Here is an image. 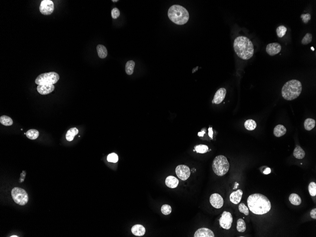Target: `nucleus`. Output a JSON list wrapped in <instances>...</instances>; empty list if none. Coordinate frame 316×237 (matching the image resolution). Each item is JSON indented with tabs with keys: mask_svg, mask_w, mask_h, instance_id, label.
Instances as JSON below:
<instances>
[{
	"mask_svg": "<svg viewBox=\"0 0 316 237\" xmlns=\"http://www.w3.org/2000/svg\"><path fill=\"white\" fill-rule=\"evenodd\" d=\"M55 90V86L53 84H43L39 85L37 87V90L41 95H47L53 92Z\"/></svg>",
	"mask_w": 316,
	"mask_h": 237,
	"instance_id": "4468645a",
	"label": "nucleus"
},
{
	"mask_svg": "<svg viewBox=\"0 0 316 237\" xmlns=\"http://www.w3.org/2000/svg\"><path fill=\"white\" fill-rule=\"evenodd\" d=\"M168 15L169 19L177 25L186 24L189 18V15L187 10L179 5L171 6L168 10Z\"/></svg>",
	"mask_w": 316,
	"mask_h": 237,
	"instance_id": "7ed1b4c3",
	"label": "nucleus"
},
{
	"mask_svg": "<svg viewBox=\"0 0 316 237\" xmlns=\"http://www.w3.org/2000/svg\"><path fill=\"white\" fill-rule=\"evenodd\" d=\"M210 202L213 207L216 209H220L223 205V199L221 195L215 193L212 194L210 198Z\"/></svg>",
	"mask_w": 316,
	"mask_h": 237,
	"instance_id": "9b49d317",
	"label": "nucleus"
},
{
	"mask_svg": "<svg viewBox=\"0 0 316 237\" xmlns=\"http://www.w3.org/2000/svg\"><path fill=\"white\" fill-rule=\"evenodd\" d=\"M135 67V63L134 61L130 60L129 61L126 63V73L128 75H131L134 73V68Z\"/></svg>",
	"mask_w": 316,
	"mask_h": 237,
	"instance_id": "393cba45",
	"label": "nucleus"
},
{
	"mask_svg": "<svg viewBox=\"0 0 316 237\" xmlns=\"http://www.w3.org/2000/svg\"><path fill=\"white\" fill-rule=\"evenodd\" d=\"M311 49H312V51H314V48H313V47H311Z\"/></svg>",
	"mask_w": 316,
	"mask_h": 237,
	"instance_id": "c03bdc74",
	"label": "nucleus"
},
{
	"mask_svg": "<svg viewBox=\"0 0 316 237\" xmlns=\"http://www.w3.org/2000/svg\"><path fill=\"white\" fill-rule=\"evenodd\" d=\"M245 127L248 130L252 131L257 127V123L252 119H249L245 123Z\"/></svg>",
	"mask_w": 316,
	"mask_h": 237,
	"instance_id": "c85d7f7f",
	"label": "nucleus"
},
{
	"mask_svg": "<svg viewBox=\"0 0 316 237\" xmlns=\"http://www.w3.org/2000/svg\"><path fill=\"white\" fill-rule=\"evenodd\" d=\"M208 131L209 136L211 138V139H212V136H213V131H212V128H209Z\"/></svg>",
	"mask_w": 316,
	"mask_h": 237,
	"instance_id": "ea45409f",
	"label": "nucleus"
},
{
	"mask_svg": "<svg viewBox=\"0 0 316 237\" xmlns=\"http://www.w3.org/2000/svg\"><path fill=\"white\" fill-rule=\"evenodd\" d=\"M165 183L168 187L171 189H175L178 185L179 180L174 176H168L165 180Z\"/></svg>",
	"mask_w": 316,
	"mask_h": 237,
	"instance_id": "f3484780",
	"label": "nucleus"
},
{
	"mask_svg": "<svg viewBox=\"0 0 316 237\" xmlns=\"http://www.w3.org/2000/svg\"><path fill=\"white\" fill-rule=\"evenodd\" d=\"M0 123L5 126H10L13 124V120L9 117L2 116L0 117Z\"/></svg>",
	"mask_w": 316,
	"mask_h": 237,
	"instance_id": "bb28decb",
	"label": "nucleus"
},
{
	"mask_svg": "<svg viewBox=\"0 0 316 237\" xmlns=\"http://www.w3.org/2000/svg\"><path fill=\"white\" fill-rule=\"evenodd\" d=\"M14 201L20 205H24L28 203L29 197L26 191L20 187H14L12 191Z\"/></svg>",
	"mask_w": 316,
	"mask_h": 237,
	"instance_id": "0eeeda50",
	"label": "nucleus"
},
{
	"mask_svg": "<svg viewBox=\"0 0 316 237\" xmlns=\"http://www.w3.org/2000/svg\"><path fill=\"white\" fill-rule=\"evenodd\" d=\"M212 168L214 172L217 176H224L229 170L230 164L226 157L217 156L212 162Z\"/></svg>",
	"mask_w": 316,
	"mask_h": 237,
	"instance_id": "39448f33",
	"label": "nucleus"
},
{
	"mask_svg": "<svg viewBox=\"0 0 316 237\" xmlns=\"http://www.w3.org/2000/svg\"><path fill=\"white\" fill-rule=\"evenodd\" d=\"M289 199L290 202L293 205H299L302 203L301 198L298 195L295 194V193L291 194L289 198Z\"/></svg>",
	"mask_w": 316,
	"mask_h": 237,
	"instance_id": "4be33fe9",
	"label": "nucleus"
},
{
	"mask_svg": "<svg viewBox=\"0 0 316 237\" xmlns=\"http://www.w3.org/2000/svg\"><path fill=\"white\" fill-rule=\"evenodd\" d=\"M176 173L178 178L182 181H185L190 176V170L188 166L185 165H179L176 168Z\"/></svg>",
	"mask_w": 316,
	"mask_h": 237,
	"instance_id": "1a4fd4ad",
	"label": "nucleus"
},
{
	"mask_svg": "<svg viewBox=\"0 0 316 237\" xmlns=\"http://www.w3.org/2000/svg\"><path fill=\"white\" fill-rule=\"evenodd\" d=\"M194 237H214V232L208 228H200L196 231L194 234Z\"/></svg>",
	"mask_w": 316,
	"mask_h": 237,
	"instance_id": "ddd939ff",
	"label": "nucleus"
},
{
	"mask_svg": "<svg viewBox=\"0 0 316 237\" xmlns=\"http://www.w3.org/2000/svg\"><path fill=\"white\" fill-rule=\"evenodd\" d=\"M243 192L242 190L238 189L236 191L233 192L230 196V202L234 204L237 205L242 200Z\"/></svg>",
	"mask_w": 316,
	"mask_h": 237,
	"instance_id": "dca6fc26",
	"label": "nucleus"
},
{
	"mask_svg": "<svg viewBox=\"0 0 316 237\" xmlns=\"http://www.w3.org/2000/svg\"><path fill=\"white\" fill-rule=\"evenodd\" d=\"M246 229V225L245 222L242 219H239L237 220V230L239 232H244L245 231Z\"/></svg>",
	"mask_w": 316,
	"mask_h": 237,
	"instance_id": "cd10ccee",
	"label": "nucleus"
},
{
	"mask_svg": "<svg viewBox=\"0 0 316 237\" xmlns=\"http://www.w3.org/2000/svg\"><path fill=\"white\" fill-rule=\"evenodd\" d=\"M286 128L284 125L279 124L274 128V134L277 137H280L286 134Z\"/></svg>",
	"mask_w": 316,
	"mask_h": 237,
	"instance_id": "6ab92c4d",
	"label": "nucleus"
},
{
	"mask_svg": "<svg viewBox=\"0 0 316 237\" xmlns=\"http://www.w3.org/2000/svg\"><path fill=\"white\" fill-rule=\"evenodd\" d=\"M234 51L239 58L243 60L251 58L254 55V46L251 40L246 36L236 38L233 44Z\"/></svg>",
	"mask_w": 316,
	"mask_h": 237,
	"instance_id": "f03ea898",
	"label": "nucleus"
},
{
	"mask_svg": "<svg viewBox=\"0 0 316 237\" xmlns=\"http://www.w3.org/2000/svg\"><path fill=\"white\" fill-rule=\"evenodd\" d=\"M78 133L79 130L76 128L70 129L66 134V139L68 141L71 142L74 140L75 136H76Z\"/></svg>",
	"mask_w": 316,
	"mask_h": 237,
	"instance_id": "aec40b11",
	"label": "nucleus"
},
{
	"mask_svg": "<svg viewBox=\"0 0 316 237\" xmlns=\"http://www.w3.org/2000/svg\"><path fill=\"white\" fill-rule=\"evenodd\" d=\"M316 122L312 118H307L304 122V128L307 131H310L315 128Z\"/></svg>",
	"mask_w": 316,
	"mask_h": 237,
	"instance_id": "b1692460",
	"label": "nucleus"
},
{
	"mask_svg": "<svg viewBox=\"0 0 316 237\" xmlns=\"http://www.w3.org/2000/svg\"><path fill=\"white\" fill-rule=\"evenodd\" d=\"M282 47L281 45L277 43H273L268 44L266 46V51L271 56H273L280 53Z\"/></svg>",
	"mask_w": 316,
	"mask_h": 237,
	"instance_id": "f8f14e48",
	"label": "nucleus"
},
{
	"mask_svg": "<svg viewBox=\"0 0 316 237\" xmlns=\"http://www.w3.org/2000/svg\"><path fill=\"white\" fill-rule=\"evenodd\" d=\"M118 1V0H112V2H117Z\"/></svg>",
	"mask_w": 316,
	"mask_h": 237,
	"instance_id": "37998d69",
	"label": "nucleus"
},
{
	"mask_svg": "<svg viewBox=\"0 0 316 237\" xmlns=\"http://www.w3.org/2000/svg\"><path fill=\"white\" fill-rule=\"evenodd\" d=\"M309 193L310 196L312 197H315L316 195V184L314 182H312L309 184Z\"/></svg>",
	"mask_w": 316,
	"mask_h": 237,
	"instance_id": "2f4dec72",
	"label": "nucleus"
},
{
	"mask_svg": "<svg viewBox=\"0 0 316 237\" xmlns=\"http://www.w3.org/2000/svg\"><path fill=\"white\" fill-rule=\"evenodd\" d=\"M107 160L110 162L116 163L118 162V157L115 153H112L109 154L107 157Z\"/></svg>",
	"mask_w": 316,
	"mask_h": 237,
	"instance_id": "72a5a7b5",
	"label": "nucleus"
},
{
	"mask_svg": "<svg viewBox=\"0 0 316 237\" xmlns=\"http://www.w3.org/2000/svg\"><path fill=\"white\" fill-rule=\"evenodd\" d=\"M195 150L197 153H205L208 151V147L204 144H199L195 146Z\"/></svg>",
	"mask_w": 316,
	"mask_h": 237,
	"instance_id": "c756f323",
	"label": "nucleus"
},
{
	"mask_svg": "<svg viewBox=\"0 0 316 237\" xmlns=\"http://www.w3.org/2000/svg\"><path fill=\"white\" fill-rule=\"evenodd\" d=\"M161 211L164 215H169L172 211V208L170 205H164L162 206L161 208Z\"/></svg>",
	"mask_w": 316,
	"mask_h": 237,
	"instance_id": "473e14b6",
	"label": "nucleus"
},
{
	"mask_svg": "<svg viewBox=\"0 0 316 237\" xmlns=\"http://www.w3.org/2000/svg\"><path fill=\"white\" fill-rule=\"evenodd\" d=\"M59 75L55 72H49L40 75L35 80V83L37 85L54 84L58 82Z\"/></svg>",
	"mask_w": 316,
	"mask_h": 237,
	"instance_id": "423d86ee",
	"label": "nucleus"
},
{
	"mask_svg": "<svg viewBox=\"0 0 316 237\" xmlns=\"http://www.w3.org/2000/svg\"><path fill=\"white\" fill-rule=\"evenodd\" d=\"M132 232L134 235L137 236H142L145 233V229L142 225H135L131 229Z\"/></svg>",
	"mask_w": 316,
	"mask_h": 237,
	"instance_id": "a211bd4d",
	"label": "nucleus"
},
{
	"mask_svg": "<svg viewBox=\"0 0 316 237\" xmlns=\"http://www.w3.org/2000/svg\"><path fill=\"white\" fill-rule=\"evenodd\" d=\"M233 218L230 212L224 211L219 219V224L223 229L229 230L231 227Z\"/></svg>",
	"mask_w": 316,
	"mask_h": 237,
	"instance_id": "6e6552de",
	"label": "nucleus"
},
{
	"mask_svg": "<svg viewBox=\"0 0 316 237\" xmlns=\"http://www.w3.org/2000/svg\"><path fill=\"white\" fill-rule=\"evenodd\" d=\"M293 155L298 159H303L305 156V152L300 146H297L293 151Z\"/></svg>",
	"mask_w": 316,
	"mask_h": 237,
	"instance_id": "5701e85b",
	"label": "nucleus"
},
{
	"mask_svg": "<svg viewBox=\"0 0 316 237\" xmlns=\"http://www.w3.org/2000/svg\"><path fill=\"white\" fill-rule=\"evenodd\" d=\"M310 216L312 218L314 219H316V209L314 208L313 210L311 211L310 212Z\"/></svg>",
	"mask_w": 316,
	"mask_h": 237,
	"instance_id": "58836bf2",
	"label": "nucleus"
},
{
	"mask_svg": "<svg viewBox=\"0 0 316 237\" xmlns=\"http://www.w3.org/2000/svg\"><path fill=\"white\" fill-rule=\"evenodd\" d=\"M238 210L239 212L245 214L246 216H248L249 214V209L248 207L243 203H241L238 206Z\"/></svg>",
	"mask_w": 316,
	"mask_h": 237,
	"instance_id": "c9c22d12",
	"label": "nucleus"
},
{
	"mask_svg": "<svg viewBox=\"0 0 316 237\" xmlns=\"http://www.w3.org/2000/svg\"><path fill=\"white\" fill-rule=\"evenodd\" d=\"M120 14V11H119V10H118V9L116 8H115L113 9L112 10H111V16H112V17L113 19H117V18H118V17H119Z\"/></svg>",
	"mask_w": 316,
	"mask_h": 237,
	"instance_id": "e433bc0d",
	"label": "nucleus"
},
{
	"mask_svg": "<svg viewBox=\"0 0 316 237\" xmlns=\"http://www.w3.org/2000/svg\"><path fill=\"white\" fill-rule=\"evenodd\" d=\"M271 169H270L269 168H267L264 171L263 173H264L265 174L268 175V174H270V173H271Z\"/></svg>",
	"mask_w": 316,
	"mask_h": 237,
	"instance_id": "a19ab883",
	"label": "nucleus"
},
{
	"mask_svg": "<svg viewBox=\"0 0 316 237\" xmlns=\"http://www.w3.org/2000/svg\"><path fill=\"white\" fill-rule=\"evenodd\" d=\"M204 133H205V132H199V133H198V136H203L204 135Z\"/></svg>",
	"mask_w": 316,
	"mask_h": 237,
	"instance_id": "79ce46f5",
	"label": "nucleus"
},
{
	"mask_svg": "<svg viewBox=\"0 0 316 237\" xmlns=\"http://www.w3.org/2000/svg\"><path fill=\"white\" fill-rule=\"evenodd\" d=\"M312 40V36L310 33H307L302 40V43L303 45H307L311 42Z\"/></svg>",
	"mask_w": 316,
	"mask_h": 237,
	"instance_id": "f704fd0d",
	"label": "nucleus"
},
{
	"mask_svg": "<svg viewBox=\"0 0 316 237\" xmlns=\"http://www.w3.org/2000/svg\"><path fill=\"white\" fill-rule=\"evenodd\" d=\"M247 204L249 210L254 214L257 215L268 213L271 208V204L268 197L258 193L249 196Z\"/></svg>",
	"mask_w": 316,
	"mask_h": 237,
	"instance_id": "f257e3e1",
	"label": "nucleus"
},
{
	"mask_svg": "<svg viewBox=\"0 0 316 237\" xmlns=\"http://www.w3.org/2000/svg\"><path fill=\"white\" fill-rule=\"evenodd\" d=\"M26 135L29 139L35 140L39 137V132L36 129H30L27 131Z\"/></svg>",
	"mask_w": 316,
	"mask_h": 237,
	"instance_id": "a878e982",
	"label": "nucleus"
},
{
	"mask_svg": "<svg viewBox=\"0 0 316 237\" xmlns=\"http://www.w3.org/2000/svg\"><path fill=\"white\" fill-rule=\"evenodd\" d=\"M40 10L42 14L48 15L54 12V4L50 0H43L41 2Z\"/></svg>",
	"mask_w": 316,
	"mask_h": 237,
	"instance_id": "9d476101",
	"label": "nucleus"
},
{
	"mask_svg": "<svg viewBox=\"0 0 316 237\" xmlns=\"http://www.w3.org/2000/svg\"><path fill=\"white\" fill-rule=\"evenodd\" d=\"M10 237H18V236H10Z\"/></svg>",
	"mask_w": 316,
	"mask_h": 237,
	"instance_id": "a18cd8bd",
	"label": "nucleus"
},
{
	"mask_svg": "<svg viewBox=\"0 0 316 237\" xmlns=\"http://www.w3.org/2000/svg\"><path fill=\"white\" fill-rule=\"evenodd\" d=\"M301 18L304 23L307 24L309 21L311 19V16L309 13L303 14L301 15Z\"/></svg>",
	"mask_w": 316,
	"mask_h": 237,
	"instance_id": "4c0bfd02",
	"label": "nucleus"
},
{
	"mask_svg": "<svg viewBox=\"0 0 316 237\" xmlns=\"http://www.w3.org/2000/svg\"><path fill=\"white\" fill-rule=\"evenodd\" d=\"M287 28L285 26H280L276 29V33L279 37H282L285 35L287 31Z\"/></svg>",
	"mask_w": 316,
	"mask_h": 237,
	"instance_id": "7c9ffc66",
	"label": "nucleus"
},
{
	"mask_svg": "<svg viewBox=\"0 0 316 237\" xmlns=\"http://www.w3.org/2000/svg\"><path fill=\"white\" fill-rule=\"evenodd\" d=\"M226 94V90L224 88H220L215 94L213 101L216 104H219L223 102Z\"/></svg>",
	"mask_w": 316,
	"mask_h": 237,
	"instance_id": "2eb2a0df",
	"label": "nucleus"
},
{
	"mask_svg": "<svg viewBox=\"0 0 316 237\" xmlns=\"http://www.w3.org/2000/svg\"><path fill=\"white\" fill-rule=\"evenodd\" d=\"M302 85L298 80H292L285 83L282 90L283 97L287 101H292L297 98L301 94Z\"/></svg>",
	"mask_w": 316,
	"mask_h": 237,
	"instance_id": "20e7f679",
	"label": "nucleus"
},
{
	"mask_svg": "<svg viewBox=\"0 0 316 237\" xmlns=\"http://www.w3.org/2000/svg\"><path fill=\"white\" fill-rule=\"evenodd\" d=\"M97 54L99 57L102 59L106 58L108 55V51L105 46L102 45H97Z\"/></svg>",
	"mask_w": 316,
	"mask_h": 237,
	"instance_id": "412c9836",
	"label": "nucleus"
}]
</instances>
